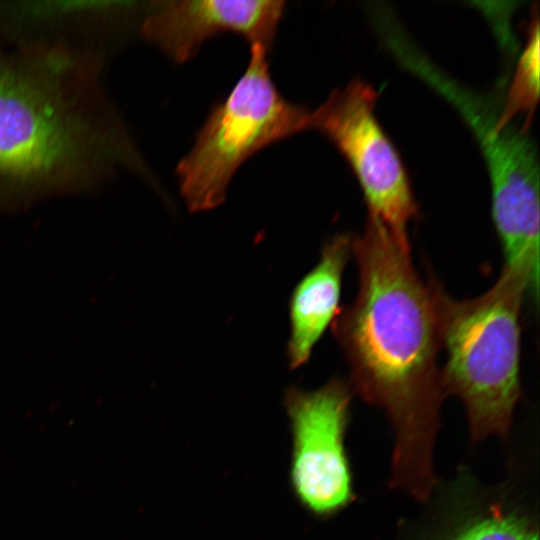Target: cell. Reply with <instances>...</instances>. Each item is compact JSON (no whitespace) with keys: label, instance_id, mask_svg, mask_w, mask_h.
Masks as SVG:
<instances>
[{"label":"cell","instance_id":"cell-1","mask_svg":"<svg viewBox=\"0 0 540 540\" xmlns=\"http://www.w3.org/2000/svg\"><path fill=\"white\" fill-rule=\"evenodd\" d=\"M358 272L354 301L340 308L331 326L347 361L352 392L381 409L395 435L390 487L418 501L436 485L433 449L446 396L438 295L401 243L368 215L352 239Z\"/></svg>","mask_w":540,"mask_h":540},{"label":"cell","instance_id":"cell-2","mask_svg":"<svg viewBox=\"0 0 540 540\" xmlns=\"http://www.w3.org/2000/svg\"><path fill=\"white\" fill-rule=\"evenodd\" d=\"M102 72L0 44V213L152 176Z\"/></svg>","mask_w":540,"mask_h":540},{"label":"cell","instance_id":"cell-3","mask_svg":"<svg viewBox=\"0 0 540 540\" xmlns=\"http://www.w3.org/2000/svg\"><path fill=\"white\" fill-rule=\"evenodd\" d=\"M526 293L537 299L538 287L527 272L510 266L473 298L454 299L440 288L442 384L446 395L462 401L473 442L490 435L506 438L512 425L521 395L520 314Z\"/></svg>","mask_w":540,"mask_h":540},{"label":"cell","instance_id":"cell-4","mask_svg":"<svg viewBox=\"0 0 540 540\" xmlns=\"http://www.w3.org/2000/svg\"><path fill=\"white\" fill-rule=\"evenodd\" d=\"M267 53L265 47L251 45L244 73L212 107L193 146L176 167L180 194L191 212L221 205L234 174L255 153L309 130L311 110L280 93Z\"/></svg>","mask_w":540,"mask_h":540},{"label":"cell","instance_id":"cell-5","mask_svg":"<svg viewBox=\"0 0 540 540\" xmlns=\"http://www.w3.org/2000/svg\"><path fill=\"white\" fill-rule=\"evenodd\" d=\"M407 69L449 100L473 130L487 164L492 217L504 265L539 275V162L527 128L498 125L500 105L463 86L413 43L398 52Z\"/></svg>","mask_w":540,"mask_h":540},{"label":"cell","instance_id":"cell-6","mask_svg":"<svg viewBox=\"0 0 540 540\" xmlns=\"http://www.w3.org/2000/svg\"><path fill=\"white\" fill-rule=\"evenodd\" d=\"M376 99L372 86L352 80L311 110L309 129L323 133L344 155L362 187L368 215L410 244L408 224L418 206L401 157L375 115Z\"/></svg>","mask_w":540,"mask_h":540},{"label":"cell","instance_id":"cell-7","mask_svg":"<svg viewBox=\"0 0 540 540\" xmlns=\"http://www.w3.org/2000/svg\"><path fill=\"white\" fill-rule=\"evenodd\" d=\"M146 8L123 1H0V44L103 72Z\"/></svg>","mask_w":540,"mask_h":540},{"label":"cell","instance_id":"cell-8","mask_svg":"<svg viewBox=\"0 0 540 540\" xmlns=\"http://www.w3.org/2000/svg\"><path fill=\"white\" fill-rule=\"evenodd\" d=\"M352 389L334 377L314 391L290 387L284 405L293 434L291 480L301 503L330 515L353 499L344 451Z\"/></svg>","mask_w":540,"mask_h":540},{"label":"cell","instance_id":"cell-9","mask_svg":"<svg viewBox=\"0 0 540 540\" xmlns=\"http://www.w3.org/2000/svg\"><path fill=\"white\" fill-rule=\"evenodd\" d=\"M285 11L282 0H169L147 3L139 32L176 63L192 59L202 45L235 33L270 49Z\"/></svg>","mask_w":540,"mask_h":540},{"label":"cell","instance_id":"cell-10","mask_svg":"<svg viewBox=\"0 0 540 540\" xmlns=\"http://www.w3.org/2000/svg\"><path fill=\"white\" fill-rule=\"evenodd\" d=\"M350 234H336L322 248L316 266L295 287L290 300L289 367L296 369L310 357L326 328L339 313L342 276L352 256Z\"/></svg>","mask_w":540,"mask_h":540},{"label":"cell","instance_id":"cell-11","mask_svg":"<svg viewBox=\"0 0 540 540\" xmlns=\"http://www.w3.org/2000/svg\"><path fill=\"white\" fill-rule=\"evenodd\" d=\"M539 99V21L536 11L529 24L525 48L518 59L516 70L505 100L500 104L498 125L512 123L519 114L530 119Z\"/></svg>","mask_w":540,"mask_h":540},{"label":"cell","instance_id":"cell-12","mask_svg":"<svg viewBox=\"0 0 540 540\" xmlns=\"http://www.w3.org/2000/svg\"><path fill=\"white\" fill-rule=\"evenodd\" d=\"M448 540H539V532L522 513L497 505L470 518Z\"/></svg>","mask_w":540,"mask_h":540}]
</instances>
